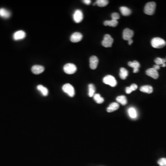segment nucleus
<instances>
[{
  "instance_id": "f257e3e1",
  "label": "nucleus",
  "mask_w": 166,
  "mask_h": 166,
  "mask_svg": "<svg viewBox=\"0 0 166 166\" xmlns=\"http://www.w3.org/2000/svg\"><path fill=\"white\" fill-rule=\"evenodd\" d=\"M151 44L154 48L161 49L166 46V42L161 38H155L151 40Z\"/></svg>"
},
{
  "instance_id": "f03ea898",
  "label": "nucleus",
  "mask_w": 166,
  "mask_h": 166,
  "mask_svg": "<svg viewBox=\"0 0 166 166\" xmlns=\"http://www.w3.org/2000/svg\"><path fill=\"white\" fill-rule=\"evenodd\" d=\"M156 8V3L155 2H148L144 8V13L147 15H153L155 13Z\"/></svg>"
},
{
  "instance_id": "7ed1b4c3",
  "label": "nucleus",
  "mask_w": 166,
  "mask_h": 166,
  "mask_svg": "<svg viewBox=\"0 0 166 166\" xmlns=\"http://www.w3.org/2000/svg\"><path fill=\"white\" fill-rule=\"evenodd\" d=\"M62 91L68 94L69 96L72 98L75 95L74 87L70 84H66L62 87Z\"/></svg>"
},
{
  "instance_id": "20e7f679",
  "label": "nucleus",
  "mask_w": 166,
  "mask_h": 166,
  "mask_svg": "<svg viewBox=\"0 0 166 166\" xmlns=\"http://www.w3.org/2000/svg\"><path fill=\"white\" fill-rule=\"evenodd\" d=\"M103 82L104 84L109 85L111 87L116 86L117 83L115 77L112 75H107L103 78Z\"/></svg>"
},
{
  "instance_id": "39448f33",
  "label": "nucleus",
  "mask_w": 166,
  "mask_h": 166,
  "mask_svg": "<svg viewBox=\"0 0 166 166\" xmlns=\"http://www.w3.org/2000/svg\"><path fill=\"white\" fill-rule=\"evenodd\" d=\"M77 67L73 64L68 63L64 66L63 70L64 72L68 74H72L77 71Z\"/></svg>"
},
{
  "instance_id": "423d86ee",
  "label": "nucleus",
  "mask_w": 166,
  "mask_h": 166,
  "mask_svg": "<svg viewBox=\"0 0 166 166\" xmlns=\"http://www.w3.org/2000/svg\"><path fill=\"white\" fill-rule=\"evenodd\" d=\"M113 42V38L111 37V36L106 34L104 36L103 41H102V45L105 48H109L112 47Z\"/></svg>"
},
{
  "instance_id": "0eeeda50",
  "label": "nucleus",
  "mask_w": 166,
  "mask_h": 166,
  "mask_svg": "<svg viewBox=\"0 0 166 166\" xmlns=\"http://www.w3.org/2000/svg\"><path fill=\"white\" fill-rule=\"evenodd\" d=\"M73 20L76 23L81 22L83 19V14L81 10L77 9L75 11L73 15Z\"/></svg>"
},
{
  "instance_id": "6e6552de",
  "label": "nucleus",
  "mask_w": 166,
  "mask_h": 166,
  "mask_svg": "<svg viewBox=\"0 0 166 166\" xmlns=\"http://www.w3.org/2000/svg\"><path fill=\"white\" fill-rule=\"evenodd\" d=\"M134 35V32L133 30L128 28H126L123 32V38L125 40H128L132 39Z\"/></svg>"
},
{
  "instance_id": "1a4fd4ad",
  "label": "nucleus",
  "mask_w": 166,
  "mask_h": 166,
  "mask_svg": "<svg viewBox=\"0 0 166 166\" xmlns=\"http://www.w3.org/2000/svg\"><path fill=\"white\" fill-rule=\"evenodd\" d=\"M83 35L80 32H76L73 33L71 37L70 40L72 42H78L81 41L82 39Z\"/></svg>"
},
{
  "instance_id": "9d476101",
  "label": "nucleus",
  "mask_w": 166,
  "mask_h": 166,
  "mask_svg": "<svg viewBox=\"0 0 166 166\" xmlns=\"http://www.w3.org/2000/svg\"><path fill=\"white\" fill-rule=\"evenodd\" d=\"M99 60L96 56H92L89 59V66L92 70H95L97 68Z\"/></svg>"
},
{
  "instance_id": "9b49d317",
  "label": "nucleus",
  "mask_w": 166,
  "mask_h": 166,
  "mask_svg": "<svg viewBox=\"0 0 166 166\" xmlns=\"http://www.w3.org/2000/svg\"><path fill=\"white\" fill-rule=\"evenodd\" d=\"M146 73L150 77H152L154 79H157L159 77V73L157 70H155L153 68L148 69L146 71Z\"/></svg>"
},
{
  "instance_id": "f8f14e48",
  "label": "nucleus",
  "mask_w": 166,
  "mask_h": 166,
  "mask_svg": "<svg viewBox=\"0 0 166 166\" xmlns=\"http://www.w3.org/2000/svg\"><path fill=\"white\" fill-rule=\"evenodd\" d=\"M26 37V33L23 31H18L14 33L13 35L14 39L15 41L24 39Z\"/></svg>"
},
{
  "instance_id": "ddd939ff",
  "label": "nucleus",
  "mask_w": 166,
  "mask_h": 166,
  "mask_svg": "<svg viewBox=\"0 0 166 166\" xmlns=\"http://www.w3.org/2000/svg\"><path fill=\"white\" fill-rule=\"evenodd\" d=\"M44 68L42 66L36 65L33 66L31 68L32 73L36 75L39 74L40 73L44 72Z\"/></svg>"
},
{
  "instance_id": "4468645a",
  "label": "nucleus",
  "mask_w": 166,
  "mask_h": 166,
  "mask_svg": "<svg viewBox=\"0 0 166 166\" xmlns=\"http://www.w3.org/2000/svg\"><path fill=\"white\" fill-rule=\"evenodd\" d=\"M129 66L133 68V72L137 73L139 72V68L140 67V64L137 61H134L132 62L129 61L128 63Z\"/></svg>"
},
{
  "instance_id": "2eb2a0df",
  "label": "nucleus",
  "mask_w": 166,
  "mask_h": 166,
  "mask_svg": "<svg viewBox=\"0 0 166 166\" xmlns=\"http://www.w3.org/2000/svg\"><path fill=\"white\" fill-rule=\"evenodd\" d=\"M140 91L144 93L151 94L153 92V87L150 85H147L141 86L140 88Z\"/></svg>"
},
{
  "instance_id": "dca6fc26",
  "label": "nucleus",
  "mask_w": 166,
  "mask_h": 166,
  "mask_svg": "<svg viewBox=\"0 0 166 166\" xmlns=\"http://www.w3.org/2000/svg\"><path fill=\"white\" fill-rule=\"evenodd\" d=\"M127 112H128L129 117L133 119H135L137 118V111L135 108H133V107L129 108Z\"/></svg>"
},
{
  "instance_id": "f3484780",
  "label": "nucleus",
  "mask_w": 166,
  "mask_h": 166,
  "mask_svg": "<svg viewBox=\"0 0 166 166\" xmlns=\"http://www.w3.org/2000/svg\"><path fill=\"white\" fill-rule=\"evenodd\" d=\"M119 108V104L117 102H113L109 105V107L107 109V111L109 113L113 112V111L117 110Z\"/></svg>"
},
{
  "instance_id": "a211bd4d",
  "label": "nucleus",
  "mask_w": 166,
  "mask_h": 166,
  "mask_svg": "<svg viewBox=\"0 0 166 166\" xmlns=\"http://www.w3.org/2000/svg\"><path fill=\"white\" fill-rule=\"evenodd\" d=\"M11 16V13L5 8H0V17L4 18H9Z\"/></svg>"
},
{
  "instance_id": "6ab92c4d",
  "label": "nucleus",
  "mask_w": 166,
  "mask_h": 166,
  "mask_svg": "<svg viewBox=\"0 0 166 166\" xmlns=\"http://www.w3.org/2000/svg\"><path fill=\"white\" fill-rule=\"evenodd\" d=\"M120 12L122 13V14L124 16H129L131 14V13H132L131 10L127 7H120Z\"/></svg>"
},
{
  "instance_id": "aec40b11",
  "label": "nucleus",
  "mask_w": 166,
  "mask_h": 166,
  "mask_svg": "<svg viewBox=\"0 0 166 166\" xmlns=\"http://www.w3.org/2000/svg\"><path fill=\"white\" fill-rule=\"evenodd\" d=\"M37 89L41 92L44 96H47L48 95V89L46 87L42 86V85H38L37 86Z\"/></svg>"
},
{
  "instance_id": "412c9836",
  "label": "nucleus",
  "mask_w": 166,
  "mask_h": 166,
  "mask_svg": "<svg viewBox=\"0 0 166 166\" xmlns=\"http://www.w3.org/2000/svg\"><path fill=\"white\" fill-rule=\"evenodd\" d=\"M128 75V72L125 68H120V76L122 79H126V77Z\"/></svg>"
},
{
  "instance_id": "4be33fe9",
  "label": "nucleus",
  "mask_w": 166,
  "mask_h": 166,
  "mask_svg": "<svg viewBox=\"0 0 166 166\" xmlns=\"http://www.w3.org/2000/svg\"><path fill=\"white\" fill-rule=\"evenodd\" d=\"M116 101L122 105H126L127 103V99L126 98L125 96H120L116 98Z\"/></svg>"
},
{
  "instance_id": "5701e85b",
  "label": "nucleus",
  "mask_w": 166,
  "mask_h": 166,
  "mask_svg": "<svg viewBox=\"0 0 166 166\" xmlns=\"http://www.w3.org/2000/svg\"><path fill=\"white\" fill-rule=\"evenodd\" d=\"M118 21L115 20H107L104 22V25L105 26H110L112 27H116L118 25Z\"/></svg>"
},
{
  "instance_id": "b1692460",
  "label": "nucleus",
  "mask_w": 166,
  "mask_h": 166,
  "mask_svg": "<svg viewBox=\"0 0 166 166\" xmlns=\"http://www.w3.org/2000/svg\"><path fill=\"white\" fill-rule=\"evenodd\" d=\"M88 95L89 97H92L95 95L96 89L95 87L93 84H91L88 85Z\"/></svg>"
},
{
  "instance_id": "393cba45",
  "label": "nucleus",
  "mask_w": 166,
  "mask_h": 166,
  "mask_svg": "<svg viewBox=\"0 0 166 166\" xmlns=\"http://www.w3.org/2000/svg\"><path fill=\"white\" fill-rule=\"evenodd\" d=\"M94 99L96 103L98 104H101L104 102V100L103 98L101 97V95L99 94H95L94 95Z\"/></svg>"
},
{
  "instance_id": "a878e982",
  "label": "nucleus",
  "mask_w": 166,
  "mask_h": 166,
  "mask_svg": "<svg viewBox=\"0 0 166 166\" xmlns=\"http://www.w3.org/2000/svg\"><path fill=\"white\" fill-rule=\"evenodd\" d=\"M96 5L100 7H104L106 6L109 3V1L107 0H98L96 1Z\"/></svg>"
},
{
  "instance_id": "bb28decb",
  "label": "nucleus",
  "mask_w": 166,
  "mask_h": 166,
  "mask_svg": "<svg viewBox=\"0 0 166 166\" xmlns=\"http://www.w3.org/2000/svg\"><path fill=\"white\" fill-rule=\"evenodd\" d=\"M166 62V59H162L160 57H157L155 60V62L156 64L162 66L163 65L165 64Z\"/></svg>"
},
{
  "instance_id": "cd10ccee",
  "label": "nucleus",
  "mask_w": 166,
  "mask_h": 166,
  "mask_svg": "<svg viewBox=\"0 0 166 166\" xmlns=\"http://www.w3.org/2000/svg\"><path fill=\"white\" fill-rule=\"evenodd\" d=\"M158 164L160 166H166V158H162L158 161Z\"/></svg>"
},
{
  "instance_id": "c85d7f7f",
  "label": "nucleus",
  "mask_w": 166,
  "mask_h": 166,
  "mask_svg": "<svg viewBox=\"0 0 166 166\" xmlns=\"http://www.w3.org/2000/svg\"><path fill=\"white\" fill-rule=\"evenodd\" d=\"M111 17H112V20H119L120 18L119 14L117 13H114L112 14Z\"/></svg>"
},
{
  "instance_id": "c756f323",
  "label": "nucleus",
  "mask_w": 166,
  "mask_h": 166,
  "mask_svg": "<svg viewBox=\"0 0 166 166\" xmlns=\"http://www.w3.org/2000/svg\"><path fill=\"white\" fill-rule=\"evenodd\" d=\"M130 87V88L131 89H132V91L133 92V91H135V90H136V89H137V85H136V84H133L131 85Z\"/></svg>"
},
{
  "instance_id": "7c9ffc66",
  "label": "nucleus",
  "mask_w": 166,
  "mask_h": 166,
  "mask_svg": "<svg viewBox=\"0 0 166 166\" xmlns=\"http://www.w3.org/2000/svg\"><path fill=\"white\" fill-rule=\"evenodd\" d=\"M133 92L131 89L130 88V87H127L126 88V94H129Z\"/></svg>"
},
{
  "instance_id": "2f4dec72",
  "label": "nucleus",
  "mask_w": 166,
  "mask_h": 166,
  "mask_svg": "<svg viewBox=\"0 0 166 166\" xmlns=\"http://www.w3.org/2000/svg\"><path fill=\"white\" fill-rule=\"evenodd\" d=\"M153 68L155 69V70H159L160 69V66L158 65H155L153 66Z\"/></svg>"
},
{
  "instance_id": "473e14b6",
  "label": "nucleus",
  "mask_w": 166,
  "mask_h": 166,
  "mask_svg": "<svg viewBox=\"0 0 166 166\" xmlns=\"http://www.w3.org/2000/svg\"><path fill=\"white\" fill-rule=\"evenodd\" d=\"M83 2H84V3L85 4L89 5L91 4V1H90V0H84V1H83Z\"/></svg>"
},
{
  "instance_id": "72a5a7b5",
  "label": "nucleus",
  "mask_w": 166,
  "mask_h": 166,
  "mask_svg": "<svg viewBox=\"0 0 166 166\" xmlns=\"http://www.w3.org/2000/svg\"><path fill=\"white\" fill-rule=\"evenodd\" d=\"M128 44L130 45L133 44V40H132V39H129V40H128Z\"/></svg>"
},
{
  "instance_id": "f704fd0d",
  "label": "nucleus",
  "mask_w": 166,
  "mask_h": 166,
  "mask_svg": "<svg viewBox=\"0 0 166 166\" xmlns=\"http://www.w3.org/2000/svg\"></svg>"
}]
</instances>
